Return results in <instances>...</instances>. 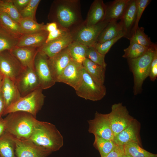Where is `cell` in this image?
<instances>
[{"mask_svg":"<svg viewBox=\"0 0 157 157\" xmlns=\"http://www.w3.org/2000/svg\"><path fill=\"white\" fill-rule=\"evenodd\" d=\"M4 77V75L2 73L0 72V91L1 90Z\"/></svg>","mask_w":157,"mask_h":157,"instance_id":"obj_47","label":"cell"},{"mask_svg":"<svg viewBox=\"0 0 157 157\" xmlns=\"http://www.w3.org/2000/svg\"><path fill=\"white\" fill-rule=\"evenodd\" d=\"M124 147L125 154L130 157H157V154L144 149L136 142H128Z\"/></svg>","mask_w":157,"mask_h":157,"instance_id":"obj_31","label":"cell"},{"mask_svg":"<svg viewBox=\"0 0 157 157\" xmlns=\"http://www.w3.org/2000/svg\"><path fill=\"white\" fill-rule=\"evenodd\" d=\"M15 83L21 97L40 87L34 68H26Z\"/></svg>","mask_w":157,"mask_h":157,"instance_id":"obj_14","label":"cell"},{"mask_svg":"<svg viewBox=\"0 0 157 157\" xmlns=\"http://www.w3.org/2000/svg\"><path fill=\"white\" fill-rule=\"evenodd\" d=\"M56 3L55 22L59 26L70 32L83 22L78 0H62Z\"/></svg>","mask_w":157,"mask_h":157,"instance_id":"obj_3","label":"cell"},{"mask_svg":"<svg viewBox=\"0 0 157 157\" xmlns=\"http://www.w3.org/2000/svg\"><path fill=\"white\" fill-rule=\"evenodd\" d=\"M5 105L2 93L0 91V117L3 115L5 110Z\"/></svg>","mask_w":157,"mask_h":157,"instance_id":"obj_45","label":"cell"},{"mask_svg":"<svg viewBox=\"0 0 157 157\" xmlns=\"http://www.w3.org/2000/svg\"><path fill=\"white\" fill-rule=\"evenodd\" d=\"M1 91L5 102L4 110L22 97L16 83L6 76H4Z\"/></svg>","mask_w":157,"mask_h":157,"instance_id":"obj_20","label":"cell"},{"mask_svg":"<svg viewBox=\"0 0 157 157\" xmlns=\"http://www.w3.org/2000/svg\"><path fill=\"white\" fill-rule=\"evenodd\" d=\"M58 27L57 24L54 22L46 25L45 30L48 33H49L55 30Z\"/></svg>","mask_w":157,"mask_h":157,"instance_id":"obj_44","label":"cell"},{"mask_svg":"<svg viewBox=\"0 0 157 157\" xmlns=\"http://www.w3.org/2000/svg\"><path fill=\"white\" fill-rule=\"evenodd\" d=\"M8 114L4 119L5 132L19 139H29L38 121L36 117L23 111H16Z\"/></svg>","mask_w":157,"mask_h":157,"instance_id":"obj_2","label":"cell"},{"mask_svg":"<svg viewBox=\"0 0 157 157\" xmlns=\"http://www.w3.org/2000/svg\"><path fill=\"white\" fill-rule=\"evenodd\" d=\"M72 60L67 48L49 58L51 72L56 82L64 69Z\"/></svg>","mask_w":157,"mask_h":157,"instance_id":"obj_17","label":"cell"},{"mask_svg":"<svg viewBox=\"0 0 157 157\" xmlns=\"http://www.w3.org/2000/svg\"><path fill=\"white\" fill-rule=\"evenodd\" d=\"M88 132L108 140H113L114 135L112 130L108 114L96 112L93 119L88 121Z\"/></svg>","mask_w":157,"mask_h":157,"instance_id":"obj_10","label":"cell"},{"mask_svg":"<svg viewBox=\"0 0 157 157\" xmlns=\"http://www.w3.org/2000/svg\"><path fill=\"white\" fill-rule=\"evenodd\" d=\"M156 51V46L154 44L149 47L147 51L140 57L128 59L129 67L133 76V92L135 95L142 92L143 84L149 76L151 63Z\"/></svg>","mask_w":157,"mask_h":157,"instance_id":"obj_4","label":"cell"},{"mask_svg":"<svg viewBox=\"0 0 157 157\" xmlns=\"http://www.w3.org/2000/svg\"><path fill=\"white\" fill-rule=\"evenodd\" d=\"M1 26L0 24V26Z\"/></svg>","mask_w":157,"mask_h":157,"instance_id":"obj_50","label":"cell"},{"mask_svg":"<svg viewBox=\"0 0 157 157\" xmlns=\"http://www.w3.org/2000/svg\"><path fill=\"white\" fill-rule=\"evenodd\" d=\"M75 91L78 96L93 101L101 100L106 93L104 85H101L96 83L84 68L82 83Z\"/></svg>","mask_w":157,"mask_h":157,"instance_id":"obj_7","label":"cell"},{"mask_svg":"<svg viewBox=\"0 0 157 157\" xmlns=\"http://www.w3.org/2000/svg\"><path fill=\"white\" fill-rule=\"evenodd\" d=\"M48 33L46 31L23 34L19 38L16 47H30L39 48L45 43Z\"/></svg>","mask_w":157,"mask_h":157,"instance_id":"obj_22","label":"cell"},{"mask_svg":"<svg viewBox=\"0 0 157 157\" xmlns=\"http://www.w3.org/2000/svg\"><path fill=\"white\" fill-rule=\"evenodd\" d=\"M136 1L137 12L136 19L132 31L131 36L138 27V24L142 15L146 7L151 1L150 0H136Z\"/></svg>","mask_w":157,"mask_h":157,"instance_id":"obj_39","label":"cell"},{"mask_svg":"<svg viewBox=\"0 0 157 157\" xmlns=\"http://www.w3.org/2000/svg\"><path fill=\"white\" fill-rule=\"evenodd\" d=\"M6 129L5 122L4 119L0 117V137L3 134Z\"/></svg>","mask_w":157,"mask_h":157,"instance_id":"obj_46","label":"cell"},{"mask_svg":"<svg viewBox=\"0 0 157 157\" xmlns=\"http://www.w3.org/2000/svg\"><path fill=\"white\" fill-rule=\"evenodd\" d=\"M1 0H0V3L1 2Z\"/></svg>","mask_w":157,"mask_h":157,"instance_id":"obj_49","label":"cell"},{"mask_svg":"<svg viewBox=\"0 0 157 157\" xmlns=\"http://www.w3.org/2000/svg\"><path fill=\"white\" fill-rule=\"evenodd\" d=\"M140 124L134 118L130 125L114 137L113 141L117 145L124 146L129 142H135L142 147L140 135Z\"/></svg>","mask_w":157,"mask_h":157,"instance_id":"obj_15","label":"cell"},{"mask_svg":"<svg viewBox=\"0 0 157 157\" xmlns=\"http://www.w3.org/2000/svg\"><path fill=\"white\" fill-rule=\"evenodd\" d=\"M0 157H1L0 156Z\"/></svg>","mask_w":157,"mask_h":157,"instance_id":"obj_51","label":"cell"},{"mask_svg":"<svg viewBox=\"0 0 157 157\" xmlns=\"http://www.w3.org/2000/svg\"><path fill=\"white\" fill-rule=\"evenodd\" d=\"M18 10L20 12L28 5L30 0H12Z\"/></svg>","mask_w":157,"mask_h":157,"instance_id":"obj_43","label":"cell"},{"mask_svg":"<svg viewBox=\"0 0 157 157\" xmlns=\"http://www.w3.org/2000/svg\"><path fill=\"white\" fill-rule=\"evenodd\" d=\"M108 114L114 137L127 127L134 119L121 103L113 104L111 111Z\"/></svg>","mask_w":157,"mask_h":157,"instance_id":"obj_8","label":"cell"},{"mask_svg":"<svg viewBox=\"0 0 157 157\" xmlns=\"http://www.w3.org/2000/svg\"><path fill=\"white\" fill-rule=\"evenodd\" d=\"M121 157H130L128 155L126 154L125 153Z\"/></svg>","mask_w":157,"mask_h":157,"instance_id":"obj_48","label":"cell"},{"mask_svg":"<svg viewBox=\"0 0 157 157\" xmlns=\"http://www.w3.org/2000/svg\"><path fill=\"white\" fill-rule=\"evenodd\" d=\"M40 0H30L26 6L20 12L22 18H31L34 19L37 8Z\"/></svg>","mask_w":157,"mask_h":157,"instance_id":"obj_38","label":"cell"},{"mask_svg":"<svg viewBox=\"0 0 157 157\" xmlns=\"http://www.w3.org/2000/svg\"><path fill=\"white\" fill-rule=\"evenodd\" d=\"M149 47L130 42L129 46L124 50V54L122 57L127 59L138 58L144 54Z\"/></svg>","mask_w":157,"mask_h":157,"instance_id":"obj_33","label":"cell"},{"mask_svg":"<svg viewBox=\"0 0 157 157\" xmlns=\"http://www.w3.org/2000/svg\"><path fill=\"white\" fill-rule=\"evenodd\" d=\"M137 12L136 0H130L124 15L121 19L124 37L129 39L135 22Z\"/></svg>","mask_w":157,"mask_h":157,"instance_id":"obj_19","label":"cell"},{"mask_svg":"<svg viewBox=\"0 0 157 157\" xmlns=\"http://www.w3.org/2000/svg\"><path fill=\"white\" fill-rule=\"evenodd\" d=\"M43 90L39 88L31 93L22 97L3 112V115L16 112L23 111L30 113L36 117V115L43 106L45 96Z\"/></svg>","mask_w":157,"mask_h":157,"instance_id":"obj_5","label":"cell"},{"mask_svg":"<svg viewBox=\"0 0 157 157\" xmlns=\"http://www.w3.org/2000/svg\"><path fill=\"white\" fill-rule=\"evenodd\" d=\"M130 0H115L106 6L105 21L108 22L117 21L122 17Z\"/></svg>","mask_w":157,"mask_h":157,"instance_id":"obj_23","label":"cell"},{"mask_svg":"<svg viewBox=\"0 0 157 157\" xmlns=\"http://www.w3.org/2000/svg\"><path fill=\"white\" fill-rule=\"evenodd\" d=\"M34 67L40 87L43 90L50 88L55 84L56 82L50 69L49 58L38 50L35 58Z\"/></svg>","mask_w":157,"mask_h":157,"instance_id":"obj_9","label":"cell"},{"mask_svg":"<svg viewBox=\"0 0 157 157\" xmlns=\"http://www.w3.org/2000/svg\"><path fill=\"white\" fill-rule=\"evenodd\" d=\"M105 56L99 52L93 46L88 47L86 58L93 62L106 68L107 64L105 61Z\"/></svg>","mask_w":157,"mask_h":157,"instance_id":"obj_36","label":"cell"},{"mask_svg":"<svg viewBox=\"0 0 157 157\" xmlns=\"http://www.w3.org/2000/svg\"><path fill=\"white\" fill-rule=\"evenodd\" d=\"M13 137L15 143L16 157H47L52 153L29 139L21 140Z\"/></svg>","mask_w":157,"mask_h":157,"instance_id":"obj_12","label":"cell"},{"mask_svg":"<svg viewBox=\"0 0 157 157\" xmlns=\"http://www.w3.org/2000/svg\"><path fill=\"white\" fill-rule=\"evenodd\" d=\"M94 137L93 145L99 151L101 157H106L117 145L113 140L105 139L96 136Z\"/></svg>","mask_w":157,"mask_h":157,"instance_id":"obj_32","label":"cell"},{"mask_svg":"<svg viewBox=\"0 0 157 157\" xmlns=\"http://www.w3.org/2000/svg\"><path fill=\"white\" fill-rule=\"evenodd\" d=\"M38 48L16 47L10 51L24 67L34 68L35 58Z\"/></svg>","mask_w":157,"mask_h":157,"instance_id":"obj_18","label":"cell"},{"mask_svg":"<svg viewBox=\"0 0 157 157\" xmlns=\"http://www.w3.org/2000/svg\"><path fill=\"white\" fill-rule=\"evenodd\" d=\"M124 36V33H122L113 39L101 43L96 42L92 46L100 53L105 56L112 46L118 40Z\"/></svg>","mask_w":157,"mask_h":157,"instance_id":"obj_37","label":"cell"},{"mask_svg":"<svg viewBox=\"0 0 157 157\" xmlns=\"http://www.w3.org/2000/svg\"><path fill=\"white\" fill-rule=\"evenodd\" d=\"M1 26L7 31L19 38L24 34L19 24L6 13L0 11Z\"/></svg>","mask_w":157,"mask_h":157,"instance_id":"obj_27","label":"cell"},{"mask_svg":"<svg viewBox=\"0 0 157 157\" xmlns=\"http://www.w3.org/2000/svg\"><path fill=\"white\" fill-rule=\"evenodd\" d=\"M83 68L82 64L72 60L63 70L57 82L65 83L76 90L82 82Z\"/></svg>","mask_w":157,"mask_h":157,"instance_id":"obj_13","label":"cell"},{"mask_svg":"<svg viewBox=\"0 0 157 157\" xmlns=\"http://www.w3.org/2000/svg\"><path fill=\"white\" fill-rule=\"evenodd\" d=\"M19 38L11 34L0 26V52L10 51L15 47Z\"/></svg>","mask_w":157,"mask_h":157,"instance_id":"obj_29","label":"cell"},{"mask_svg":"<svg viewBox=\"0 0 157 157\" xmlns=\"http://www.w3.org/2000/svg\"><path fill=\"white\" fill-rule=\"evenodd\" d=\"M130 42L147 47L154 44L151 42L150 38L144 32V28L138 27L129 39Z\"/></svg>","mask_w":157,"mask_h":157,"instance_id":"obj_35","label":"cell"},{"mask_svg":"<svg viewBox=\"0 0 157 157\" xmlns=\"http://www.w3.org/2000/svg\"><path fill=\"white\" fill-rule=\"evenodd\" d=\"M88 47L73 41L67 47L73 60L81 64L86 58Z\"/></svg>","mask_w":157,"mask_h":157,"instance_id":"obj_28","label":"cell"},{"mask_svg":"<svg viewBox=\"0 0 157 157\" xmlns=\"http://www.w3.org/2000/svg\"><path fill=\"white\" fill-rule=\"evenodd\" d=\"M106 6L102 0H94L91 4L84 24L87 26L95 25L104 21Z\"/></svg>","mask_w":157,"mask_h":157,"instance_id":"obj_21","label":"cell"},{"mask_svg":"<svg viewBox=\"0 0 157 157\" xmlns=\"http://www.w3.org/2000/svg\"><path fill=\"white\" fill-rule=\"evenodd\" d=\"M0 11L7 14L19 24L22 18L20 13L14 5L12 0H1L0 3Z\"/></svg>","mask_w":157,"mask_h":157,"instance_id":"obj_34","label":"cell"},{"mask_svg":"<svg viewBox=\"0 0 157 157\" xmlns=\"http://www.w3.org/2000/svg\"><path fill=\"white\" fill-rule=\"evenodd\" d=\"M15 143L13 136L4 132L0 137L1 157H16L15 152Z\"/></svg>","mask_w":157,"mask_h":157,"instance_id":"obj_26","label":"cell"},{"mask_svg":"<svg viewBox=\"0 0 157 157\" xmlns=\"http://www.w3.org/2000/svg\"><path fill=\"white\" fill-rule=\"evenodd\" d=\"M24 34L40 32L45 30L46 25L39 24L31 18H22L19 22Z\"/></svg>","mask_w":157,"mask_h":157,"instance_id":"obj_30","label":"cell"},{"mask_svg":"<svg viewBox=\"0 0 157 157\" xmlns=\"http://www.w3.org/2000/svg\"><path fill=\"white\" fill-rule=\"evenodd\" d=\"M124 153V146L117 145L106 157H121Z\"/></svg>","mask_w":157,"mask_h":157,"instance_id":"obj_42","label":"cell"},{"mask_svg":"<svg viewBox=\"0 0 157 157\" xmlns=\"http://www.w3.org/2000/svg\"><path fill=\"white\" fill-rule=\"evenodd\" d=\"M151 80L154 81L156 79L157 77V51L154 55L151 62L149 76Z\"/></svg>","mask_w":157,"mask_h":157,"instance_id":"obj_41","label":"cell"},{"mask_svg":"<svg viewBox=\"0 0 157 157\" xmlns=\"http://www.w3.org/2000/svg\"><path fill=\"white\" fill-rule=\"evenodd\" d=\"M124 33L121 21L108 22L99 35L96 42L101 43L113 39L119 35Z\"/></svg>","mask_w":157,"mask_h":157,"instance_id":"obj_24","label":"cell"},{"mask_svg":"<svg viewBox=\"0 0 157 157\" xmlns=\"http://www.w3.org/2000/svg\"><path fill=\"white\" fill-rule=\"evenodd\" d=\"M29 139L51 152L59 150L64 144L63 136L54 125L39 120Z\"/></svg>","mask_w":157,"mask_h":157,"instance_id":"obj_1","label":"cell"},{"mask_svg":"<svg viewBox=\"0 0 157 157\" xmlns=\"http://www.w3.org/2000/svg\"><path fill=\"white\" fill-rule=\"evenodd\" d=\"M26 68L10 51L0 52V72L15 83Z\"/></svg>","mask_w":157,"mask_h":157,"instance_id":"obj_11","label":"cell"},{"mask_svg":"<svg viewBox=\"0 0 157 157\" xmlns=\"http://www.w3.org/2000/svg\"><path fill=\"white\" fill-rule=\"evenodd\" d=\"M82 65L91 77L97 84L104 85L106 68L100 66L86 58Z\"/></svg>","mask_w":157,"mask_h":157,"instance_id":"obj_25","label":"cell"},{"mask_svg":"<svg viewBox=\"0 0 157 157\" xmlns=\"http://www.w3.org/2000/svg\"><path fill=\"white\" fill-rule=\"evenodd\" d=\"M73 41L70 32L68 31L58 38L44 44L38 49V51L50 58L67 48Z\"/></svg>","mask_w":157,"mask_h":157,"instance_id":"obj_16","label":"cell"},{"mask_svg":"<svg viewBox=\"0 0 157 157\" xmlns=\"http://www.w3.org/2000/svg\"><path fill=\"white\" fill-rule=\"evenodd\" d=\"M68 31H69L58 26V28L55 30L48 33L45 44L58 38Z\"/></svg>","mask_w":157,"mask_h":157,"instance_id":"obj_40","label":"cell"},{"mask_svg":"<svg viewBox=\"0 0 157 157\" xmlns=\"http://www.w3.org/2000/svg\"><path fill=\"white\" fill-rule=\"evenodd\" d=\"M108 22L104 21L94 26H86L84 22L70 32L73 41L88 47L96 42L97 38Z\"/></svg>","mask_w":157,"mask_h":157,"instance_id":"obj_6","label":"cell"}]
</instances>
